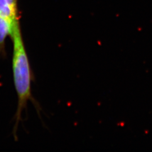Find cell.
I'll return each mask as SVG.
<instances>
[{
    "instance_id": "3",
    "label": "cell",
    "mask_w": 152,
    "mask_h": 152,
    "mask_svg": "<svg viewBox=\"0 0 152 152\" xmlns=\"http://www.w3.org/2000/svg\"><path fill=\"white\" fill-rule=\"evenodd\" d=\"M19 22L12 23L10 20L0 16V54L5 56V41L7 36H11L14 27Z\"/></svg>"
},
{
    "instance_id": "1",
    "label": "cell",
    "mask_w": 152,
    "mask_h": 152,
    "mask_svg": "<svg viewBox=\"0 0 152 152\" xmlns=\"http://www.w3.org/2000/svg\"><path fill=\"white\" fill-rule=\"evenodd\" d=\"M13 42L12 71L18 105L15 114L14 130L16 131L22 117V112L32 100V72L27 51L22 37L20 24L14 28L11 36Z\"/></svg>"
},
{
    "instance_id": "2",
    "label": "cell",
    "mask_w": 152,
    "mask_h": 152,
    "mask_svg": "<svg viewBox=\"0 0 152 152\" xmlns=\"http://www.w3.org/2000/svg\"><path fill=\"white\" fill-rule=\"evenodd\" d=\"M0 16L12 23L19 22L18 0H0Z\"/></svg>"
}]
</instances>
